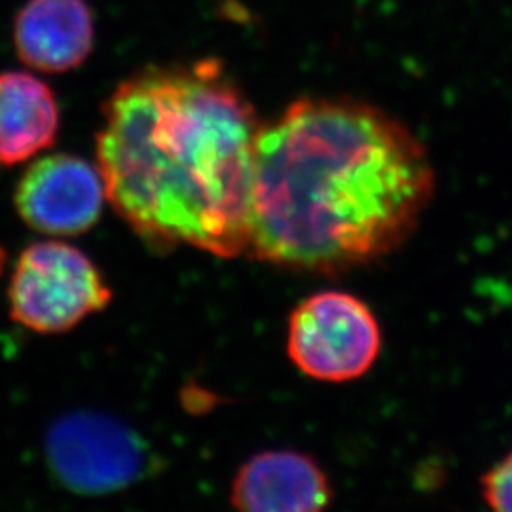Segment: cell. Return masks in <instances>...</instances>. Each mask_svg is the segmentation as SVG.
<instances>
[{"label": "cell", "instance_id": "1", "mask_svg": "<svg viewBox=\"0 0 512 512\" xmlns=\"http://www.w3.org/2000/svg\"><path fill=\"white\" fill-rule=\"evenodd\" d=\"M435 194L418 137L353 99L302 97L258 131L249 251L338 274L395 251Z\"/></svg>", "mask_w": 512, "mask_h": 512}, {"label": "cell", "instance_id": "2", "mask_svg": "<svg viewBox=\"0 0 512 512\" xmlns=\"http://www.w3.org/2000/svg\"><path fill=\"white\" fill-rule=\"evenodd\" d=\"M260 128L219 59L141 69L103 107L107 200L152 249L247 255Z\"/></svg>", "mask_w": 512, "mask_h": 512}, {"label": "cell", "instance_id": "3", "mask_svg": "<svg viewBox=\"0 0 512 512\" xmlns=\"http://www.w3.org/2000/svg\"><path fill=\"white\" fill-rule=\"evenodd\" d=\"M8 298L10 315L21 327L59 334L105 310L112 293L82 251L61 241H38L19 255Z\"/></svg>", "mask_w": 512, "mask_h": 512}, {"label": "cell", "instance_id": "4", "mask_svg": "<svg viewBox=\"0 0 512 512\" xmlns=\"http://www.w3.org/2000/svg\"><path fill=\"white\" fill-rule=\"evenodd\" d=\"M380 349L378 319L353 294H311L291 313L287 351L296 368L313 380H357L376 363Z\"/></svg>", "mask_w": 512, "mask_h": 512}, {"label": "cell", "instance_id": "5", "mask_svg": "<svg viewBox=\"0 0 512 512\" xmlns=\"http://www.w3.org/2000/svg\"><path fill=\"white\" fill-rule=\"evenodd\" d=\"M46 459L63 488L78 495L126 490L145 475L147 444L116 418L78 410L48 429Z\"/></svg>", "mask_w": 512, "mask_h": 512}, {"label": "cell", "instance_id": "6", "mask_svg": "<svg viewBox=\"0 0 512 512\" xmlns=\"http://www.w3.org/2000/svg\"><path fill=\"white\" fill-rule=\"evenodd\" d=\"M107 198L99 167L69 154L40 158L16 188L19 217L48 236H78L101 217Z\"/></svg>", "mask_w": 512, "mask_h": 512}, {"label": "cell", "instance_id": "7", "mask_svg": "<svg viewBox=\"0 0 512 512\" xmlns=\"http://www.w3.org/2000/svg\"><path fill=\"white\" fill-rule=\"evenodd\" d=\"M95 23L86 0H29L16 16L19 59L40 73H67L93 52Z\"/></svg>", "mask_w": 512, "mask_h": 512}, {"label": "cell", "instance_id": "8", "mask_svg": "<svg viewBox=\"0 0 512 512\" xmlns=\"http://www.w3.org/2000/svg\"><path fill=\"white\" fill-rule=\"evenodd\" d=\"M232 505L249 512H310L332 499L329 478L306 454L272 450L249 459L234 478Z\"/></svg>", "mask_w": 512, "mask_h": 512}, {"label": "cell", "instance_id": "9", "mask_svg": "<svg viewBox=\"0 0 512 512\" xmlns=\"http://www.w3.org/2000/svg\"><path fill=\"white\" fill-rule=\"evenodd\" d=\"M59 109L52 90L29 73L0 74V164H23L52 147Z\"/></svg>", "mask_w": 512, "mask_h": 512}, {"label": "cell", "instance_id": "10", "mask_svg": "<svg viewBox=\"0 0 512 512\" xmlns=\"http://www.w3.org/2000/svg\"><path fill=\"white\" fill-rule=\"evenodd\" d=\"M482 490L492 509L512 512V452L482 478Z\"/></svg>", "mask_w": 512, "mask_h": 512}, {"label": "cell", "instance_id": "11", "mask_svg": "<svg viewBox=\"0 0 512 512\" xmlns=\"http://www.w3.org/2000/svg\"><path fill=\"white\" fill-rule=\"evenodd\" d=\"M4 262H6V253H4V249L0 247V274H2V270H4Z\"/></svg>", "mask_w": 512, "mask_h": 512}]
</instances>
